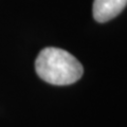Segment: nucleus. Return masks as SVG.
<instances>
[{
    "instance_id": "1",
    "label": "nucleus",
    "mask_w": 127,
    "mask_h": 127,
    "mask_svg": "<svg viewBox=\"0 0 127 127\" xmlns=\"http://www.w3.org/2000/svg\"><path fill=\"white\" fill-rule=\"evenodd\" d=\"M35 70L41 79L55 86L76 83L83 76L84 69L76 57L59 48H45L35 61Z\"/></svg>"
},
{
    "instance_id": "2",
    "label": "nucleus",
    "mask_w": 127,
    "mask_h": 127,
    "mask_svg": "<svg viewBox=\"0 0 127 127\" xmlns=\"http://www.w3.org/2000/svg\"><path fill=\"white\" fill-rule=\"evenodd\" d=\"M127 5V0H94L93 17L97 22H106L121 13Z\"/></svg>"
}]
</instances>
